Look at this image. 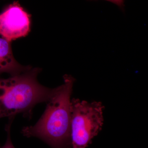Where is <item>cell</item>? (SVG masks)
<instances>
[{
	"instance_id": "cell-1",
	"label": "cell",
	"mask_w": 148,
	"mask_h": 148,
	"mask_svg": "<svg viewBox=\"0 0 148 148\" xmlns=\"http://www.w3.org/2000/svg\"><path fill=\"white\" fill-rule=\"evenodd\" d=\"M64 79V84L55 88L38 121L21 130L25 137L39 138L51 148L72 147L71 96L75 79L69 75Z\"/></svg>"
},
{
	"instance_id": "cell-2",
	"label": "cell",
	"mask_w": 148,
	"mask_h": 148,
	"mask_svg": "<svg viewBox=\"0 0 148 148\" xmlns=\"http://www.w3.org/2000/svg\"><path fill=\"white\" fill-rule=\"evenodd\" d=\"M40 72V69L29 68L8 78H0V118L14 117L21 114L30 119L36 105L50 100L55 88L39 83L37 76Z\"/></svg>"
},
{
	"instance_id": "cell-3",
	"label": "cell",
	"mask_w": 148,
	"mask_h": 148,
	"mask_svg": "<svg viewBox=\"0 0 148 148\" xmlns=\"http://www.w3.org/2000/svg\"><path fill=\"white\" fill-rule=\"evenodd\" d=\"M104 106L100 102L89 103L73 98L71 102L72 147L86 148L101 131Z\"/></svg>"
},
{
	"instance_id": "cell-4",
	"label": "cell",
	"mask_w": 148,
	"mask_h": 148,
	"mask_svg": "<svg viewBox=\"0 0 148 148\" xmlns=\"http://www.w3.org/2000/svg\"><path fill=\"white\" fill-rule=\"evenodd\" d=\"M30 16L18 2L0 14V36L9 42L27 36L30 31Z\"/></svg>"
},
{
	"instance_id": "cell-5",
	"label": "cell",
	"mask_w": 148,
	"mask_h": 148,
	"mask_svg": "<svg viewBox=\"0 0 148 148\" xmlns=\"http://www.w3.org/2000/svg\"><path fill=\"white\" fill-rule=\"evenodd\" d=\"M29 69L21 66L16 61L12 53L10 42L0 38V74L7 73L14 76Z\"/></svg>"
},
{
	"instance_id": "cell-6",
	"label": "cell",
	"mask_w": 148,
	"mask_h": 148,
	"mask_svg": "<svg viewBox=\"0 0 148 148\" xmlns=\"http://www.w3.org/2000/svg\"><path fill=\"white\" fill-rule=\"evenodd\" d=\"M14 119V118H9L8 123L6 125L5 127V130L7 133L6 141L3 145H0V148H15L12 144L10 136L11 125L13 122Z\"/></svg>"
},
{
	"instance_id": "cell-7",
	"label": "cell",
	"mask_w": 148,
	"mask_h": 148,
	"mask_svg": "<svg viewBox=\"0 0 148 148\" xmlns=\"http://www.w3.org/2000/svg\"><path fill=\"white\" fill-rule=\"evenodd\" d=\"M110 2L116 5L117 6L121 9H123V7L124 6V2L123 1H115V0H113V1H109Z\"/></svg>"
}]
</instances>
